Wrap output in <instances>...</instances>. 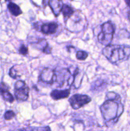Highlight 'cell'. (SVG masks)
Here are the masks:
<instances>
[{"instance_id":"obj_1","label":"cell","mask_w":130,"mask_h":131,"mask_svg":"<svg viewBox=\"0 0 130 131\" xmlns=\"http://www.w3.org/2000/svg\"><path fill=\"white\" fill-rule=\"evenodd\" d=\"M99 109L105 124L108 127L115 125L124 112V106L121 100L113 101L107 99L101 105Z\"/></svg>"},{"instance_id":"obj_2","label":"cell","mask_w":130,"mask_h":131,"mask_svg":"<svg viewBox=\"0 0 130 131\" xmlns=\"http://www.w3.org/2000/svg\"><path fill=\"white\" fill-rule=\"evenodd\" d=\"M102 54L110 63L117 64L130 57V47L126 45L110 44L103 49Z\"/></svg>"},{"instance_id":"obj_3","label":"cell","mask_w":130,"mask_h":131,"mask_svg":"<svg viewBox=\"0 0 130 131\" xmlns=\"http://www.w3.org/2000/svg\"><path fill=\"white\" fill-rule=\"evenodd\" d=\"M87 22L86 17L79 10L76 11L66 22L65 26L66 29L73 33H79L84 29Z\"/></svg>"},{"instance_id":"obj_4","label":"cell","mask_w":130,"mask_h":131,"mask_svg":"<svg viewBox=\"0 0 130 131\" xmlns=\"http://www.w3.org/2000/svg\"><path fill=\"white\" fill-rule=\"evenodd\" d=\"M92 99L87 95L75 94L69 99V103L73 110H77L90 103Z\"/></svg>"},{"instance_id":"obj_5","label":"cell","mask_w":130,"mask_h":131,"mask_svg":"<svg viewBox=\"0 0 130 131\" xmlns=\"http://www.w3.org/2000/svg\"><path fill=\"white\" fill-rule=\"evenodd\" d=\"M33 26L36 30L42 32L45 35L55 34L59 28L58 23L56 22H48L42 24H40V22H37L34 23Z\"/></svg>"},{"instance_id":"obj_6","label":"cell","mask_w":130,"mask_h":131,"mask_svg":"<svg viewBox=\"0 0 130 131\" xmlns=\"http://www.w3.org/2000/svg\"><path fill=\"white\" fill-rule=\"evenodd\" d=\"M30 40H28L31 46L36 49L40 50L43 53L46 54H50L52 53V47L50 46L45 38H29Z\"/></svg>"},{"instance_id":"obj_7","label":"cell","mask_w":130,"mask_h":131,"mask_svg":"<svg viewBox=\"0 0 130 131\" xmlns=\"http://www.w3.org/2000/svg\"><path fill=\"white\" fill-rule=\"evenodd\" d=\"M57 80L56 70L50 68H45L41 72L39 75V81L48 85H52Z\"/></svg>"},{"instance_id":"obj_8","label":"cell","mask_w":130,"mask_h":131,"mask_svg":"<svg viewBox=\"0 0 130 131\" xmlns=\"http://www.w3.org/2000/svg\"><path fill=\"white\" fill-rule=\"evenodd\" d=\"M10 87L5 82L0 83V95L2 97L3 99L9 103H13L15 98L10 92Z\"/></svg>"},{"instance_id":"obj_9","label":"cell","mask_w":130,"mask_h":131,"mask_svg":"<svg viewBox=\"0 0 130 131\" xmlns=\"http://www.w3.org/2000/svg\"><path fill=\"white\" fill-rule=\"evenodd\" d=\"M70 93L71 92L69 88L64 90H53L50 92V95L51 98L54 101H59V100L68 98Z\"/></svg>"},{"instance_id":"obj_10","label":"cell","mask_w":130,"mask_h":131,"mask_svg":"<svg viewBox=\"0 0 130 131\" xmlns=\"http://www.w3.org/2000/svg\"><path fill=\"white\" fill-rule=\"evenodd\" d=\"M29 87L28 86L19 89L14 90V96L17 101H26L29 98Z\"/></svg>"},{"instance_id":"obj_11","label":"cell","mask_w":130,"mask_h":131,"mask_svg":"<svg viewBox=\"0 0 130 131\" xmlns=\"http://www.w3.org/2000/svg\"><path fill=\"white\" fill-rule=\"evenodd\" d=\"M48 4L55 17H58L64 5L62 0H49Z\"/></svg>"},{"instance_id":"obj_12","label":"cell","mask_w":130,"mask_h":131,"mask_svg":"<svg viewBox=\"0 0 130 131\" xmlns=\"http://www.w3.org/2000/svg\"><path fill=\"white\" fill-rule=\"evenodd\" d=\"M107 86V83L105 80L101 78L96 79L91 83L90 90L94 92H103Z\"/></svg>"},{"instance_id":"obj_13","label":"cell","mask_w":130,"mask_h":131,"mask_svg":"<svg viewBox=\"0 0 130 131\" xmlns=\"http://www.w3.org/2000/svg\"><path fill=\"white\" fill-rule=\"evenodd\" d=\"M113 35H114L108 34V33H103V32L101 31L100 33H98L97 38H98V40L99 43H101L103 46H107L111 44V42L113 40Z\"/></svg>"},{"instance_id":"obj_14","label":"cell","mask_w":130,"mask_h":131,"mask_svg":"<svg viewBox=\"0 0 130 131\" xmlns=\"http://www.w3.org/2000/svg\"><path fill=\"white\" fill-rule=\"evenodd\" d=\"M24 74V72L22 70L21 65H14L10 68L9 70V75L12 79H17L21 78L22 75Z\"/></svg>"},{"instance_id":"obj_15","label":"cell","mask_w":130,"mask_h":131,"mask_svg":"<svg viewBox=\"0 0 130 131\" xmlns=\"http://www.w3.org/2000/svg\"><path fill=\"white\" fill-rule=\"evenodd\" d=\"M100 28L101 31L103 32V33L114 35L115 32V26L114 24L112 23V22L110 20H108V21L103 23L100 26Z\"/></svg>"},{"instance_id":"obj_16","label":"cell","mask_w":130,"mask_h":131,"mask_svg":"<svg viewBox=\"0 0 130 131\" xmlns=\"http://www.w3.org/2000/svg\"><path fill=\"white\" fill-rule=\"evenodd\" d=\"M75 9L71 5H67V4H64L62 10H61V12H62V15H63V19L64 23L70 17L72 16L73 14L75 13Z\"/></svg>"},{"instance_id":"obj_17","label":"cell","mask_w":130,"mask_h":131,"mask_svg":"<svg viewBox=\"0 0 130 131\" xmlns=\"http://www.w3.org/2000/svg\"><path fill=\"white\" fill-rule=\"evenodd\" d=\"M7 8L10 14L15 17H18L22 14V11L20 9V6L11 1H10L9 3L8 4Z\"/></svg>"},{"instance_id":"obj_18","label":"cell","mask_w":130,"mask_h":131,"mask_svg":"<svg viewBox=\"0 0 130 131\" xmlns=\"http://www.w3.org/2000/svg\"><path fill=\"white\" fill-rule=\"evenodd\" d=\"M106 98L107 99L113 100V101H119L121 100V96L118 93L114 92H108L106 93Z\"/></svg>"},{"instance_id":"obj_19","label":"cell","mask_w":130,"mask_h":131,"mask_svg":"<svg viewBox=\"0 0 130 131\" xmlns=\"http://www.w3.org/2000/svg\"><path fill=\"white\" fill-rule=\"evenodd\" d=\"M88 53L86 51H79L76 53V58L80 61H84L88 57Z\"/></svg>"},{"instance_id":"obj_20","label":"cell","mask_w":130,"mask_h":131,"mask_svg":"<svg viewBox=\"0 0 130 131\" xmlns=\"http://www.w3.org/2000/svg\"><path fill=\"white\" fill-rule=\"evenodd\" d=\"M15 113L14 111L12 110H8L5 112V115H4V118L6 120L8 121V120H12L14 118H15Z\"/></svg>"},{"instance_id":"obj_21","label":"cell","mask_w":130,"mask_h":131,"mask_svg":"<svg viewBox=\"0 0 130 131\" xmlns=\"http://www.w3.org/2000/svg\"><path fill=\"white\" fill-rule=\"evenodd\" d=\"M28 47L24 44H22L19 49V52L22 56H25L28 54Z\"/></svg>"},{"instance_id":"obj_22","label":"cell","mask_w":130,"mask_h":131,"mask_svg":"<svg viewBox=\"0 0 130 131\" xmlns=\"http://www.w3.org/2000/svg\"><path fill=\"white\" fill-rule=\"evenodd\" d=\"M25 86H27V84L25 81L18 80L17 81H16V83H15V85H14V90L19 89V88H23V87Z\"/></svg>"},{"instance_id":"obj_23","label":"cell","mask_w":130,"mask_h":131,"mask_svg":"<svg viewBox=\"0 0 130 131\" xmlns=\"http://www.w3.org/2000/svg\"><path fill=\"white\" fill-rule=\"evenodd\" d=\"M36 131H51V129L49 126H45V127H40L36 128Z\"/></svg>"},{"instance_id":"obj_24","label":"cell","mask_w":130,"mask_h":131,"mask_svg":"<svg viewBox=\"0 0 130 131\" xmlns=\"http://www.w3.org/2000/svg\"><path fill=\"white\" fill-rule=\"evenodd\" d=\"M19 131H34L33 129H19Z\"/></svg>"},{"instance_id":"obj_25","label":"cell","mask_w":130,"mask_h":131,"mask_svg":"<svg viewBox=\"0 0 130 131\" xmlns=\"http://www.w3.org/2000/svg\"><path fill=\"white\" fill-rule=\"evenodd\" d=\"M124 1L126 3V5L130 8V0H124Z\"/></svg>"},{"instance_id":"obj_26","label":"cell","mask_w":130,"mask_h":131,"mask_svg":"<svg viewBox=\"0 0 130 131\" xmlns=\"http://www.w3.org/2000/svg\"><path fill=\"white\" fill-rule=\"evenodd\" d=\"M5 1H11V0H5Z\"/></svg>"},{"instance_id":"obj_27","label":"cell","mask_w":130,"mask_h":131,"mask_svg":"<svg viewBox=\"0 0 130 131\" xmlns=\"http://www.w3.org/2000/svg\"><path fill=\"white\" fill-rule=\"evenodd\" d=\"M129 20H130V13H129Z\"/></svg>"},{"instance_id":"obj_28","label":"cell","mask_w":130,"mask_h":131,"mask_svg":"<svg viewBox=\"0 0 130 131\" xmlns=\"http://www.w3.org/2000/svg\"><path fill=\"white\" fill-rule=\"evenodd\" d=\"M70 1H73V0H70Z\"/></svg>"},{"instance_id":"obj_29","label":"cell","mask_w":130,"mask_h":131,"mask_svg":"<svg viewBox=\"0 0 130 131\" xmlns=\"http://www.w3.org/2000/svg\"><path fill=\"white\" fill-rule=\"evenodd\" d=\"M1 0H0V3H1Z\"/></svg>"}]
</instances>
